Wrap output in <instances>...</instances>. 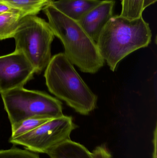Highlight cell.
Segmentation results:
<instances>
[{"label": "cell", "instance_id": "cell-1", "mask_svg": "<svg viewBox=\"0 0 157 158\" xmlns=\"http://www.w3.org/2000/svg\"><path fill=\"white\" fill-rule=\"evenodd\" d=\"M152 36L149 24L143 16L129 19L119 15L111 18L96 43L101 57L114 72L127 56L147 47Z\"/></svg>", "mask_w": 157, "mask_h": 158}, {"label": "cell", "instance_id": "cell-2", "mask_svg": "<svg viewBox=\"0 0 157 158\" xmlns=\"http://www.w3.org/2000/svg\"><path fill=\"white\" fill-rule=\"evenodd\" d=\"M54 36L63 44L64 54L84 73L95 74L104 65V60L96 43L78 21L68 17L49 2L43 9Z\"/></svg>", "mask_w": 157, "mask_h": 158}, {"label": "cell", "instance_id": "cell-3", "mask_svg": "<svg viewBox=\"0 0 157 158\" xmlns=\"http://www.w3.org/2000/svg\"><path fill=\"white\" fill-rule=\"evenodd\" d=\"M44 77L49 91L77 113L88 115L96 108L97 97L64 53L52 57L45 69Z\"/></svg>", "mask_w": 157, "mask_h": 158}, {"label": "cell", "instance_id": "cell-4", "mask_svg": "<svg viewBox=\"0 0 157 158\" xmlns=\"http://www.w3.org/2000/svg\"><path fill=\"white\" fill-rule=\"evenodd\" d=\"M15 51L21 52L33 66L35 73L45 70L51 59L54 35L48 22L36 15L22 18L14 35Z\"/></svg>", "mask_w": 157, "mask_h": 158}, {"label": "cell", "instance_id": "cell-5", "mask_svg": "<svg viewBox=\"0 0 157 158\" xmlns=\"http://www.w3.org/2000/svg\"><path fill=\"white\" fill-rule=\"evenodd\" d=\"M0 94L11 126L29 118L52 119L64 115L61 102L44 92L20 87Z\"/></svg>", "mask_w": 157, "mask_h": 158}, {"label": "cell", "instance_id": "cell-6", "mask_svg": "<svg viewBox=\"0 0 157 158\" xmlns=\"http://www.w3.org/2000/svg\"><path fill=\"white\" fill-rule=\"evenodd\" d=\"M77 127L72 117L63 115L18 137L10 138L9 142L23 146L31 152L47 154L52 148L71 139V133Z\"/></svg>", "mask_w": 157, "mask_h": 158}, {"label": "cell", "instance_id": "cell-7", "mask_svg": "<svg viewBox=\"0 0 157 158\" xmlns=\"http://www.w3.org/2000/svg\"><path fill=\"white\" fill-rule=\"evenodd\" d=\"M35 70L21 52L0 56V93L23 86L33 78Z\"/></svg>", "mask_w": 157, "mask_h": 158}, {"label": "cell", "instance_id": "cell-8", "mask_svg": "<svg viewBox=\"0 0 157 158\" xmlns=\"http://www.w3.org/2000/svg\"><path fill=\"white\" fill-rule=\"evenodd\" d=\"M114 0H104L84 15L78 22L88 35L96 43L101 31L113 16Z\"/></svg>", "mask_w": 157, "mask_h": 158}, {"label": "cell", "instance_id": "cell-9", "mask_svg": "<svg viewBox=\"0 0 157 158\" xmlns=\"http://www.w3.org/2000/svg\"><path fill=\"white\" fill-rule=\"evenodd\" d=\"M100 0H58L50 3L68 17L78 21L89 10L98 4Z\"/></svg>", "mask_w": 157, "mask_h": 158}, {"label": "cell", "instance_id": "cell-10", "mask_svg": "<svg viewBox=\"0 0 157 158\" xmlns=\"http://www.w3.org/2000/svg\"><path fill=\"white\" fill-rule=\"evenodd\" d=\"M47 154L50 158H94L84 145L71 139L52 148Z\"/></svg>", "mask_w": 157, "mask_h": 158}, {"label": "cell", "instance_id": "cell-11", "mask_svg": "<svg viewBox=\"0 0 157 158\" xmlns=\"http://www.w3.org/2000/svg\"><path fill=\"white\" fill-rule=\"evenodd\" d=\"M50 0H0L1 2L19 12L23 16L36 15Z\"/></svg>", "mask_w": 157, "mask_h": 158}, {"label": "cell", "instance_id": "cell-12", "mask_svg": "<svg viewBox=\"0 0 157 158\" xmlns=\"http://www.w3.org/2000/svg\"><path fill=\"white\" fill-rule=\"evenodd\" d=\"M23 17L19 13H6L0 15V40L14 38Z\"/></svg>", "mask_w": 157, "mask_h": 158}, {"label": "cell", "instance_id": "cell-13", "mask_svg": "<svg viewBox=\"0 0 157 158\" xmlns=\"http://www.w3.org/2000/svg\"><path fill=\"white\" fill-rule=\"evenodd\" d=\"M50 120L51 119L41 117H33L26 119L19 123L11 126L12 135L10 138H16L29 132Z\"/></svg>", "mask_w": 157, "mask_h": 158}, {"label": "cell", "instance_id": "cell-14", "mask_svg": "<svg viewBox=\"0 0 157 158\" xmlns=\"http://www.w3.org/2000/svg\"><path fill=\"white\" fill-rule=\"evenodd\" d=\"M143 0H121L120 15L129 19L138 18L143 16Z\"/></svg>", "mask_w": 157, "mask_h": 158}, {"label": "cell", "instance_id": "cell-15", "mask_svg": "<svg viewBox=\"0 0 157 158\" xmlns=\"http://www.w3.org/2000/svg\"><path fill=\"white\" fill-rule=\"evenodd\" d=\"M0 158H40L38 155L28 150L13 148L0 150Z\"/></svg>", "mask_w": 157, "mask_h": 158}, {"label": "cell", "instance_id": "cell-16", "mask_svg": "<svg viewBox=\"0 0 157 158\" xmlns=\"http://www.w3.org/2000/svg\"><path fill=\"white\" fill-rule=\"evenodd\" d=\"M92 153L94 158H112L110 152L104 145L97 147Z\"/></svg>", "mask_w": 157, "mask_h": 158}, {"label": "cell", "instance_id": "cell-17", "mask_svg": "<svg viewBox=\"0 0 157 158\" xmlns=\"http://www.w3.org/2000/svg\"><path fill=\"white\" fill-rule=\"evenodd\" d=\"M6 13H19L20 14L17 10L9 7L8 6L0 2V15Z\"/></svg>", "mask_w": 157, "mask_h": 158}, {"label": "cell", "instance_id": "cell-18", "mask_svg": "<svg viewBox=\"0 0 157 158\" xmlns=\"http://www.w3.org/2000/svg\"><path fill=\"white\" fill-rule=\"evenodd\" d=\"M157 126H156L154 133V139H153V144H154V149L153 153V158H157Z\"/></svg>", "mask_w": 157, "mask_h": 158}, {"label": "cell", "instance_id": "cell-19", "mask_svg": "<svg viewBox=\"0 0 157 158\" xmlns=\"http://www.w3.org/2000/svg\"><path fill=\"white\" fill-rule=\"evenodd\" d=\"M157 2V0H143V9L144 11L146 8L151 6V5Z\"/></svg>", "mask_w": 157, "mask_h": 158}]
</instances>
